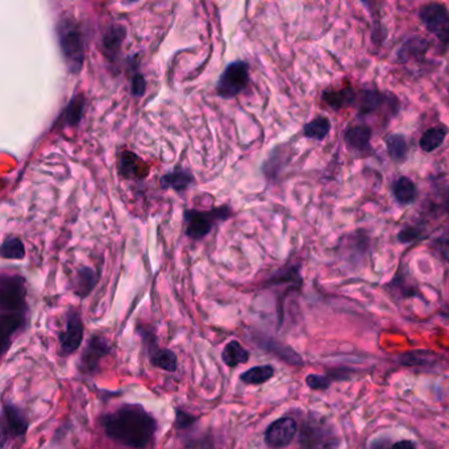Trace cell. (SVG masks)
Here are the masks:
<instances>
[{
	"mask_svg": "<svg viewBox=\"0 0 449 449\" xmlns=\"http://www.w3.org/2000/svg\"><path fill=\"white\" fill-rule=\"evenodd\" d=\"M104 433L111 440L130 448H145L157 431L156 419L141 405H121L102 416Z\"/></svg>",
	"mask_w": 449,
	"mask_h": 449,
	"instance_id": "obj_1",
	"label": "cell"
},
{
	"mask_svg": "<svg viewBox=\"0 0 449 449\" xmlns=\"http://www.w3.org/2000/svg\"><path fill=\"white\" fill-rule=\"evenodd\" d=\"M26 286L23 277L3 274L0 278V343L1 353H7L12 340L28 324Z\"/></svg>",
	"mask_w": 449,
	"mask_h": 449,
	"instance_id": "obj_2",
	"label": "cell"
},
{
	"mask_svg": "<svg viewBox=\"0 0 449 449\" xmlns=\"http://www.w3.org/2000/svg\"><path fill=\"white\" fill-rule=\"evenodd\" d=\"M62 57L70 73L81 71L85 61V38L76 19H61L56 26Z\"/></svg>",
	"mask_w": 449,
	"mask_h": 449,
	"instance_id": "obj_3",
	"label": "cell"
},
{
	"mask_svg": "<svg viewBox=\"0 0 449 449\" xmlns=\"http://www.w3.org/2000/svg\"><path fill=\"white\" fill-rule=\"evenodd\" d=\"M229 216H231V210L227 206L214 208L210 211L187 210L185 212L186 234L192 240H200L211 232L216 222L225 220Z\"/></svg>",
	"mask_w": 449,
	"mask_h": 449,
	"instance_id": "obj_4",
	"label": "cell"
},
{
	"mask_svg": "<svg viewBox=\"0 0 449 449\" xmlns=\"http://www.w3.org/2000/svg\"><path fill=\"white\" fill-rule=\"evenodd\" d=\"M249 82V70L244 61H236L225 68L223 74L217 81L216 91L217 96L229 99L240 94Z\"/></svg>",
	"mask_w": 449,
	"mask_h": 449,
	"instance_id": "obj_5",
	"label": "cell"
},
{
	"mask_svg": "<svg viewBox=\"0 0 449 449\" xmlns=\"http://www.w3.org/2000/svg\"><path fill=\"white\" fill-rule=\"evenodd\" d=\"M83 321L76 309H70L66 314V326L60 334V349L58 353L61 357H69L76 353L83 341Z\"/></svg>",
	"mask_w": 449,
	"mask_h": 449,
	"instance_id": "obj_6",
	"label": "cell"
},
{
	"mask_svg": "<svg viewBox=\"0 0 449 449\" xmlns=\"http://www.w3.org/2000/svg\"><path fill=\"white\" fill-rule=\"evenodd\" d=\"M28 420L21 408L14 403L4 402L1 410V447L9 439L23 438L28 431Z\"/></svg>",
	"mask_w": 449,
	"mask_h": 449,
	"instance_id": "obj_7",
	"label": "cell"
},
{
	"mask_svg": "<svg viewBox=\"0 0 449 449\" xmlns=\"http://www.w3.org/2000/svg\"><path fill=\"white\" fill-rule=\"evenodd\" d=\"M424 26L436 36L441 43H449V14L444 6L439 3L425 4L419 12Z\"/></svg>",
	"mask_w": 449,
	"mask_h": 449,
	"instance_id": "obj_8",
	"label": "cell"
},
{
	"mask_svg": "<svg viewBox=\"0 0 449 449\" xmlns=\"http://www.w3.org/2000/svg\"><path fill=\"white\" fill-rule=\"evenodd\" d=\"M111 352V346L105 337L94 335L90 337L79 360V369L87 376L96 374L99 369V363L105 356Z\"/></svg>",
	"mask_w": 449,
	"mask_h": 449,
	"instance_id": "obj_9",
	"label": "cell"
},
{
	"mask_svg": "<svg viewBox=\"0 0 449 449\" xmlns=\"http://www.w3.org/2000/svg\"><path fill=\"white\" fill-rule=\"evenodd\" d=\"M138 334L141 335L144 344L147 346L148 357L153 366H156L161 371H169V373L177 371L178 361L173 351L158 346L156 335L148 329H138Z\"/></svg>",
	"mask_w": 449,
	"mask_h": 449,
	"instance_id": "obj_10",
	"label": "cell"
},
{
	"mask_svg": "<svg viewBox=\"0 0 449 449\" xmlns=\"http://www.w3.org/2000/svg\"><path fill=\"white\" fill-rule=\"evenodd\" d=\"M298 432V424L290 416L277 419L265 431V443L270 448H285L294 440Z\"/></svg>",
	"mask_w": 449,
	"mask_h": 449,
	"instance_id": "obj_11",
	"label": "cell"
},
{
	"mask_svg": "<svg viewBox=\"0 0 449 449\" xmlns=\"http://www.w3.org/2000/svg\"><path fill=\"white\" fill-rule=\"evenodd\" d=\"M302 444L307 449H331L334 447V436L327 425L311 422L303 427Z\"/></svg>",
	"mask_w": 449,
	"mask_h": 449,
	"instance_id": "obj_12",
	"label": "cell"
},
{
	"mask_svg": "<svg viewBox=\"0 0 449 449\" xmlns=\"http://www.w3.org/2000/svg\"><path fill=\"white\" fill-rule=\"evenodd\" d=\"M125 36H127V31L120 24H113L105 31L102 43H103L104 54L107 56L108 60H116V57L120 53L121 45Z\"/></svg>",
	"mask_w": 449,
	"mask_h": 449,
	"instance_id": "obj_13",
	"label": "cell"
},
{
	"mask_svg": "<svg viewBox=\"0 0 449 449\" xmlns=\"http://www.w3.org/2000/svg\"><path fill=\"white\" fill-rule=\"evenodd\" d=\"M85 111V96L82 94L73 96L63 113H61L60 119L57 121L56 127H76L79 121L82 120Z\"/></svg>",
	"mask_w": 449,
	"mask_h": 449,
	"instance_id": "obj_14",
	"label": "cell"
},
{
	"mask_svg": "<svg viewBox=\"0 0 449 449\" xmlns=\"http://www.w3.org/2000/svg\"><path fill=\"white\" fill-rule=\"evenodd\" d=\"M98 284V276L96 270L91 268H81L77 272V276L74 279V293L79 298H86L94 290Z\"/></svg>",
	"mask_w": 449,
	"mask_h": 449,
	"instance_id": "obj_15",
	"label": "cell"
},
{
	"mask_svg": "<svg viewBox=\"0 0 449 449\" xmlns=\"http://www.w3.org/2000/svg\"><path fill=\"white\" fill-rule=\"evenodd\" d=\"M249 357H251V353L237 340H231L224 346L223 353H222L223 363L229 368H236L240 363H247L249 360Z\"/></svg>",
	"mask_w": 449,
	"mask_h": 449,
	"instance_id": "obj_16",
	"label": "cell"
},
{
	"mask_svg": "<svg viewBox=\"0 0 449 449\" xmlns=\"http://www.w3.org/2000/svg\"><path fill=\"white\" fill-rule=\"evenodd\" d=\"M257 344H259L261 348L267 349L269 352L276 354L281 360H284V361L290 363V365H302L303 361L301 356L296 353L295 351H293L290 346H282L281 343L274 341L272 339L264 340V341L257 343Z\"/></svg>",
	"mask_w": 449,
	"mask_h": 449,
	"instance_id": "obj_17",
	"label": "cell"
},
{
	"mask_svg": "<svg viewBox=\"0 0 449 449\" xmlns=\"http://www.w3.org/2000/svg\"><path fill=\"white\" fill-rule=\"evenodd\" d=\"M192 182H194V178L187 170L175 169L172 173H167L161 178V186L164 189L185 191L190 187Z\"/></svg>",
	"mask_w": 449,
	"mask_h": 449,
	"instance_id": "obj_18",
	"label": "cell"
},
{
	"mask_svg": "<svg viewBox=\"0 0 449 449\" xmlns=\"http://www.w3.org/2000/svg\"><path fill=\"white\" fill-rule=\"evenodd\" d=\"M274 368L272 365L254 366L242 373L240 381L247 385H262L274 377Z\"/></svg>",
	"mask_w": 449,
	"mask_h": 449,
	"instance_id": "obj_19",
	"label": "cell"
},
{
	"mask_svg": "<svg viewBox=\"0 0 449 449\" xmlns=\"http://www.w3.org/2000/svg\"><path fill=\"white\" fill-rule=\"evenodd\" d=\"M371 138V130L368 127H353L346 130V140L348 145L356 150H363L368 147Z\"/></svg>",
	"mask_w": 449,
	"mask_h": 449,
	"instance_id": "obj_20",
	"label": "cell"
},
{
	"mask_svg": "<svg viewBox=\"0 0 449 449\" xmlns=\"http://www.w3.org/2000/svg\"><path fill=\"white\" fill-rule=\"evenodd\" d=\"M394 195H396L398 202L402 205L411 203L416 195V187H415L414 182L407 177H401L394 183Z\"/></svg>",
	"mask_w": 449,
	"mask_h": 449,
	"instance_id": "obj_21",
	"label": "cell"
},
{
	"mask_svg": "<svg viewBox=\"0 0 449 449\" xmlns=\"http://www.w3.org/2000/svg\"><path fill=\"white\" fill-rule=\"evenodd\" d=\"M445 135H447V130L444 128H439V127L425 130L423 136L420 138V148L423 149L424 152L436 150L444 143Z\"/></svg>",
	"mask_w": 449,
	"mask_h": 449,
	"instance_id": "obj_22",
	"label": "cell"
},
{
	"mask_svg": "<svg viewBox=\"0 0 449 449\" xmlns=\"http://www.w3.org/2000/svg\"><path fill=\"white\" fill-rule=\"evenodd\" d=\"M386 147H388L390 156L394 161L402 162L406 160L408 148L403 136L390 135L389 138H386Z\"/></svg>",
	"mask_w": 449,
	"mask_h": 449,
	"instance_id": "obj_23",
	"label": "cell"
},
{
	"mask_svg": "<svg viewBox=\"0 0 449 449\" xmlns=\"http://www.w3.org/2000/svg\"><path fill=\"white\" fill-rule=\"evenodd\" d=\"M427 48H428V43L425 40L414 37L402 46V49L399 51V57L403 61L411 60L418 56H422L427 51Z\"/></svg>",
	"mask_w": 449,
	"mask_h": 449,
	"instance_id": "obj_24",
	"label": "cell"
},
{
	"mask_svg": "<svg viewBox=\"0 0 449 449\" xmlns=\"http://www.w3.org/2000/svg\"><path fill=\"white\" fill-rule=\"evenodd\" d=\"M331 123L327 118H316L304 127V135L314 140H323L329 133Z\"/></svg>",
	"mask_w": 449,
	"mask_h": 449,
	"instance_id": "obj_25",
	"label": "cell"
},
{
	"mask_svg": "<svg viewBox=\"0 0 449 449\" xmlns=\"http://www.w3.org/2000/svg\"><path fill=\"white\" fill-rule=\"evenodd\" d=\"M1 256L4 259H21L26 256V248L21 240L16 237H9L1 245Z\"/></svg>",
	"mask_w": 449,
	"mask_h": 449,
	"instance_id": "obj_26",
	"label": "cell"
},
{
	"mask_svg": "<svg viewBox=\"0 0 449 449\" xmlns=\"http://www.w3.org/2000/svg\"><path fill=\"white\" fill-rule=\"evenodd\" d=\"M140 166H138V157L132 152H124L120 158V173L125 178L138 177L140 175Z\"/></svg>",
	"mask_w": 449,
	"mask_h": 449,
	"instance_id": "obj_27",
	"label": "cell"
},
{
	"mask_svg": "<svg viewBox=\"0 0 449 449\" xmlns=\"http://www.w3.org/2000/svg\"><path fill=\"white\" fill-rule=\"evenodd\" d=\"M402 365L407 366H419V365H430L433 363V354L425 351H416V352H407L401 357Z\"/></svg>",
	"mask_w": 449,
	"mask_h": 449,
	"instance_id": "obj_28",
	"label": "cell"
},
{
	"mask_svg": "<svg viewBox=\"0 0 449 449\" xmlns=\"http://www.w3.org/2000/svg\"><path fill=\"white\" fill-rule=\"evenodd\" d=\"M380 103L381 96L378 93H376L373 90L363 91V96H361V102H360V111L363 113H371L376 108H378Z\"/></svg>",
	"mask_w": 449,
	"mask_h": 449,
	"instance_id": "obj_29",
	"label": "cell"
},
{
	"mask_svg": "<svg viewBox=\"0 0 449 449\" xmlns=\"http://www.w3.org/2000/svg\"><path fill=\"white\" fill-rule=\"evenodd\" d=\"M352 96L353 94L349 91V90H343L340 93H331V94H326L324 96V100L334 108H339V107H343L344 104L349 103L352 100Z\"/></svg>",
	"mask_w": 449,
	"mask_h": 449,
	"instance_id": "obj_30",
	"label": "cell"
},
{
	"mask_svg": "<svg viewBox=\"0 0 449 449\" xmlns=\"http://www.w3.org/2000/svg\"><path fill=\"white\" fill-rule=\"evenodd\" d=\"M198 416L185 413L183 410H180V408L175 410V427L178 430H189L198 422Z\"/></svg>",
	"mask_w": 449,
	"mask_h": 449,
	"instance_id": "obj_31",
	"label": "cell"
},
{
	"mask_svg": "<svg viewBox=\"0 0 449 449\" xmlns=\"http://www.w3.org/2000/svg\"><path fill=\"white\" fill-rule=\"evenodd\" d=\"M306 383L307 386L312 390H327L332 380L329 378V376H321V374H309L306 377Z\"/></svg>",
	"mask_w": 449,
	"mask_h": 449,
	"instance_id": "obj_32",
	"label": "cell"
},
{
	"mask_svg": "<svg viewBox=\"0 0 449 449\" xmlns=\"http://www.w3.org/2000/svg\"><path fill=\"white\" fill-rule=\"evenodd\" d=\"M145 90H147L145 78L138 71H135L133 77H132V93H133V96H143L145 94Z\"/></svg>",
	"mask_w": 449,
	"mask_h": 449,
	"instance_id": "obj_33",
	"label": "cell"
},
{
	"mask_svg": "<svg viewBox=\"0 0 449 449\" xmlns=\"http://www.w3.org/2000/svg\"><path fill=\"white\" fill-rule=\"evenodd\" d=\"M419 234H420V231L418 228H407L399 234L398 239L402 242H413Z\"/></svg>",
	"mask_w": 449,
	"mask_h": 449,
	"instance_id": "obj_34",
	"label": "cell"
},
{
	"mask_svg": "<svg viewBox=\"0 0 449 449\" xmlns=\"http://www.w3.org/2000/svg\"><path fill=\"white\" fill-rule=\"evenodd\" d=\"M390 449H416V447H415L414 443L411 440H402L393 444Z\"/></svg>",
	"mask_w": 449,
	"mask_h": 449,
	"instance_id": "obj_35",
	"label": "cell"
},
{
	"mask_svg": "<svg viewBox=\"0 0 449 449\" xmlns=\"http://www.w3.org/2000/svg\"><path fill=\"white\" fill-rule=\"evenodd\" d=\"M441 254L444 256V259L449 261V236L447 234L445 237H443L440 240Z\"/></svg>",
	"mask_w": 449,
	"mask_h": 449,
	"instance_id": "obj_36",
	"label": "cell"
},
{
	"mask_svg": "<svg viewBox=\"0 0 449 449\" xmlns=\"http://www.w3.org/2000/svg\"><path fill=\"white\" fill-rule=\"evenodd\" d=\"M448 208H449V198H448Z\"/></svg>",
	"mask_w": 449,
	"mask_h": 449,
	"instance_id": "obj_37",
	"label": "cell"
}]
</instances>
